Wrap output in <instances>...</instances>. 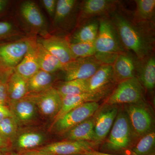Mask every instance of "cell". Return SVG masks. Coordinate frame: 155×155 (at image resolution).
I'll return each instance as SVG.
<instances>
[{
    "label": "cell",
    "instance_id": "obj_1",
    "mask_svg": "<svg viewBox=\"0 0 155 155\" xmlns=\"http://www.w3.org/2000/svg\"><path fill=\"white\" fill-rule=\"evenodd\" d=\"M131 14L118 2L109 17L124 49L141 61L153 54L155 22L137 21Z\"/></svg>",
    "mask_w": 155,
    "mask_h": 155
},
{
    "label": "cell",
    "instance_id": "obj_2",
    "mask_svg": "<svg viewBox=\"0 0 155 155\" xmlns=\"http://www.w3.org/2000/svg\"><path fill=\"white\" fill-rule=\"evenodd\" d=\"M98 33L94 42L95 58L102 64L113 65L117 56L126 51L109 16L98 18Z\"/></svg>",
    "mask_w": 155,
    "mask_h": 155
},
{
    "label": "cell",
    "instance_id": "obj_3",
    "mask_svg": "<svg viewBox=\"0 0 155 155\" xmlns=\"http://www.w3.org/2000/svg\"><path fill=\"white\" fill-rule=\"evenodd\" d=\"M102 152L119 153L130 149L136 137L128 116L124 109H119Z\"/></svg>",
    "mask_w": 155,
    "mask_h": 155
},
{
    "label": "cell",
    "instance_id": "obj_4",
    "mask_svg": "<svg viewBox=\"0 0 155 155\" xmlns=\"http://www.w3.org/2000/svg\"><path fill=\"white\" fill-rule=\"evenodd\" d=\"M143 88L137 77L118 83L104 104L111 105L135 104L143 101Z\"/></svg>",
    "mask_w": 155,
    "mask_h": 155
},
{
    "label": "cell",
    "instance_id": "obj_5",
    "mask_svg": "<svg viewBox=\"0 0 155 155\" xmlns=\"http://www.w3.org/2000/svg\"><path fill=\"white\" fill-rule=\"evenodd\" d=\"M99 107V104L96 102L84 104L68 112L51 126L50 129H54L60 134H64L93 116Z\"/></svg>",
    "mask_w": 155,
    "mask_h": 155
},
{
    "label": "cell",
    "instance_id": "obj_6",
    "mask_svg": "<svg viewBox=\"0 0 155 155\" xmlns=\"http://www.w3.org/2000/svg\"><path fill=\"white\" fill-rule=\"evenodd\" d=\"M143 101L135 104H125L124 110L136 137H141L151 131L153 118Z\"/></svg>",
    "mask_w": 155,
    "mask_h": 155
},
{
    "label": "cell",
    "instance_id": "obj_7",
    "mask_svg": "<svg viewBox=\"0 0 155 155\" xmlns=\"http://www.w3.org/2000/svg\"><path fill=\"white\" fill-rule=\"evenodd\" d=\"M27 95L35 103L39 114L45 118L54 119L61 110L62 98L54 87Z\"/></svg>",
    "mask_w": 155,
    "mask_h": 155
},
{
    "label": "cell",
    "instance_id": "obj_8",
    "mask_svg": "<svg viewBox=\"0 0 155 155\" xmlns=\"http://www.w3.org/2000/svg\"><path fill=\"white\" fill-rule=\"evenodd\" d=\"M102 65L94 56L72 60L64 66L65 81L89 79Z\"/></svg>",
    "mask_w": 155,
    "mask_h": 155
},
{
    "label": "cell",
    "instance_id": "obj_9",
    "mask_svg": "<svg viewBox=\"0 0 155 155\" xmlns=\"http://www.w3.org/2000/svg\"><path fill=\"white\" fill-rule=\"evenodd\" d=\"M118 105L104 104L94 115V141L101 144L107 137L118 114Z\"/></svg>",
    "mask_w": 155,
    "mask_h": 155
},
{
    "label": "cell",
    "instance_id": "obj_10",
    "mask_svg": "<svg viewBox=\"0 0 155 155\" xmlns=\"http://www.w3.org/2000/svg\"><path fill=\"white\" fill-rule=\"evenodd\" d=\"M99 144L94 141L67 140L53 143L37 149L53 155H73L84 154L88 151L95 150Z\"/></svg>",
    "mask_w": 155,
    "mask_h": 155
},
{
    "label": "cell",
    "instance_id": "obj_11",
    "mask_svg": "<svg viewBox=\"0 0 155 155\" xmlns=\"http://www.w3.org/2000/svg\"><path fill=\"white\" fill-rule=\"evenodd\" d=\"M110 91V87L99 91L87 92L81 94L70 96L62 98V104L61 110L55 117L53 119L51 126L61 117L72 109L77 107L85 103L96 102H98L107 96Z\"/></svg>",
    "mask_w": 155,
    "mask_h": 155
},
{
    "label": "cell",
    "instance_id": "obj_12",
    "mask_svg": "<svg viewBox=\"0 0 155 155\" xmlns=\"http://www.w3.org/2000/svg\"><path fill=\"white\" fill-rule=\"evenodd\" d=\"M118 2L112 0H86L82 2L80 19L83 22L94 18L109 16Z\"/></svg>",
    "mask_w": 155,
    "mask_h": 155
},
{
    "label": "cell",
    "instance_id": "obj_13",
    "mask_svg": "<svg viewBox=\"0 0 155 155\" xmlns=\"http://www.w3.org/2000/svg\"><path fill=\"white\" fill-rule=\"evenodd\" d=\"M125 52L117 56L113 66V79L118 82L137 77L138 61Z\"/></svg>",
    "mask_w": 155,
    "mask_h": 155
},
{
    "label": "cell",
    "instance_id": "obj_14",
    "mask_svg": "<svg viewBox=\"0 0 155 155\" xmlns=\"http://www.w3.org/2000/svg\"><path fill=\"white\" fill-rule=\"evenodd\" d=\"M28 42L0 44V64L14 67L21 62L30 47Z\"/></svg>",
    "mask_w": 155,
    "mask_h": 155
},
{
    "label": "cell",
    "instance_id": "obj_15",
    "mask_svg": "<svg viewBox=\"0 0 155 155\" xmlns=\"http://www.w3.org/2000/svg\"><path fill=\"white\" fill-rule=\"evenodd\" d=\"M10 109L19 124H29L39 114L35 103L27 95L15 103Z\"/></svg>",
    "mask_w": 155,
    "mask_h": 155
},
{
    "label": "cell",
    "instance_id": "obj_16",
    "mask_svg": "<svg viewBox=\"0 0 155 155\" xmlns=\"http://www.w3.org/2000/svg\"><path fill=\"white\" fill-rule=\"evenodd\" d=\"M41 44L64 65L72 61L69 43L64 39L52 37L42 40Z\"/></svg>",
    "mask_w": 155,
    "mask_h": 155
},
{
    "label": "cell",
    "instance_id": "obj_17",
    "mask_svg": "<svg viewBox=\"0 0 155 155\" xmlns=\"http://www.w3.org/2000/svg\"><path fill=\"white\" fill-rule=\"evenodd\" d=\"M137 77L143 88L152 91L155 86V58L153 54L138 61Z\"/></svg>",
    "mask_w": 155,
    "mask_h": 155
},
{
    "label": "cell",
    "instance_id": "obj_18",
    "mask_svg": "<svg viewBox=\"0 0 155 155\" xmlns=\"http://www.w3.org/2000/svg\"><path fill=\"white\" fill-rule=\"evenodd\" d=\"M46 140L45 134L41 131H27L17 135L13 144L19 153L41 147Z\"/></svg>",
    "mask_w": 155,
    "mask_h": 155
},
{
    "label": "cell",
    "instance_id": "obj_19",
    "mask_svg": "<svg viewBox=\"0 0 155 155\" xmlns=\"http://www.w3.org/2000/svg\"><path fill=\"white\" fill-rule=\"evenodd\" d=\"M28 80L15 72L7 81L10 108L28 94Z\"/></svg>",
    "mask_w": 155,
    "mask_h": 155
},
{
    "label": "cell",
    "instance_id": "obj_20",
    "mask_svg": "<svg viewBox=\"0 0 155 155\" xmlns=\"http://www.w3.org/2000/svg\"><path fill=\"white\" fill-rule=\"evenodd\" d=\"M94 123L93 116L64 134L65 139L72 141H94Z\"/></svg>",
    "mask_w": 155,
    "mask_h": 155
},
{
    "label": "cell",
    "instance_id": "obj_21",
    "mask_svg": "<svg viewBox=\"0 0 155 155\" xmlns=\"http://www.w3.org/2000/svg\"><path fill=\"white\" fill-rule=\"evenodd\" d=\"M114 81L113 66L109 64H102L88 79V91L101 90L110 87V83Z\"/></svg>",
    "mask_w": 155,
    "mask_h": 155
},
{
    "label": "cell",
    "instance_id": "obj_22",
    "mask_svg": "<svg viewBox=\"0 0 155 155\" xmlns=\"http://www.w3.org/2000/svg\"><path fill=\"white\" fill-rule=\"evenodd\" d=\"M40 69L35 46L30 47L21 62L17 66L15 72L28 80Z\"/></svg>",
    "mask_w": 155,
    "mask_h": 155
},
{
    "label": "cell",
    "instance_id": "obj_23",
    "mask_svg": "<svg viewBox=\"0 0 155 155\" xmlns=\"http://www.w3.org/2000/svg\"><path fill=\"white\" fill-rule=\"evenodd\" d=\"M84 22L72 35L70 43L94 42L98 33V18L89 19Z\"/></svg>",
    "mask_w": 155,
    "mask_h": 155
},
{
    "label": "cell",
    "instance_id": "obj_24",
    "mask_svg": "<svg viewBox=\"0 0 155 155\" xmlns=\"http://www.w3.org/2000/svg\"><path fill=\"white\" fill-rule=\"evenodd\" d=\"M35 48L40 69L50 73L63 70L64 65L40 43L36 45Z\"/></svg>",
    "mask_w": 155,
    "mask_h": 155
},
{
    "label": "cell",
    "instance_id": "obj_25",
    "mask_svg": "<svg viewBox=\"0 0 155 155\" xmlns=\"http://www.w3.org/2000/svg\"><path fill=\"white\" fill-rule=\"evenodd\" d=\"M53 74L39 69L28 79V94L38 93L53 87L55 79Z\"/></svg>",
    "mask_w": 155,
    "mask_h": 155
},
{
    "label": "cell",
    "instance_id": "obj_26",
    "mask_svg": "<svg viewBox=\"0 0 155 155\" xmlns=\"http://www.w3.org/2000/svg\"><path fill=\"white\" fill-rule=\"evenodd\" d=\"M61 98L88 92V79L65 81L56 88Z\"/></svg>",
    "mask_w": 155,
    "mask_h": 155
},
{
    "label": "cell",
    "instance_id": "obj_27",
    "mask_svg": "<svg viewBox=\"0 0 155 155\" xmlns=\"http://www.w3.org/2000/svg\"><path fill=\"white\" fill-rule=\"evenodd\" d=\"M135 12L133 14L135 20L155 22V0H136Z\"/></svg>",
    "mask_w": 155,
    "mask_h": 155
},
{
    "label": "cell",
    "instance_id": "obj_28",
    "mask_svg": "<svg viewBox=\"0 0 155 155\" xmlns=\"http://www.w3.org/2000/svg\"><path fill=\"white\" fill-rule=\"evenodd\" d=\"M20 11L22 17L30 25L35 27H42L44 19L36 4L31 1L22 3Z\"/></svg>",
    "mask_w": 155,
    "mask_h": 155
},
{
    "label": "cell",
    "instance_id": "obj_29",
    "mask_svg": "<svg viewBox=\"0 0 155 155\" xmlns=\"http://www.w3.org/2000/svg\"><path fill=\"white\" fill-rule=\"evenodd\" d=\"M130 149L129 155H150L155 153V133L151 130L140 137Z\"/></svg>",
    "mask_w": 155,
    "mask_h": 155
},
{
    "label": "cell",
    "instance_id": "obj_30",
    "mask_svg": "<svg viewBox=\"0 0 155 155\" xmlns=\"http://www.w3.org/2000/svg\"><path fill=\"white\" fill-rule=\"evenodd\" d=\"M18 126L14 116L7 117L0 122V136L12 145L18 134Z\"/></svg>",
    "mask_w": 155,
    "mask_h": 155
},
{
    "label": "cell",
    "instance_id": "obj_31",
    "mask_svg": "<svg viewBox=\"0 0 155 155\" xmlns=\"http://www.w3.org/2000/svg\"><path fill=\"white\" fill-rule=\"evenodd\" d=\"M77 1L75 0H59L57 1L54 20L56 24L64 22L72 14Z\"/></svg>",
    "mask_w": 155,
    "mask_h": 155
},
{
    "label": "cell",
    "instance_id": "obj_32",
    "mask_svg": "<svg viewBox=\"0 0 155 155\" xmlns=\"http://www.w3.org/2000/svg\"><path fill=\"white\" fill-rule=\"evenodd\" d=\"M69 48L72 60L94 56L95 49L94 43H69Z\"/></svg>",
    "mask_w": 155,
    "mask_h": 155
},
{
    "label": "cell",
    "instance_id": "obj_33",
    "mask_svg": "<svg viewBox=\"0 0 155 155\" xmlns=\"http://www.w3.org/2000/svg\"><path fill=\"white\" fill-rule=\"evenodd\" d=\"M7 81L5 77H0V105L10 108L7 91Z\"/></svg>",
    "mask_w": 155,
    "mask_h": 155
},
{
    "label": "cell",
    "instance_id": "obj_34",
    "mask_svg": "<svg viewBox=\"0 0 155 155\" xmlns=\"http://www.w3.org/2000/svg\"><path fill=\"white\" fill-rule=\"evenodd\" d=\"M12 24L6 21H0V41L8 36L12 29Z\"/></svg>",
    "mask_w": 155,
    "mask_h": 155
},
{
    "label": "cell",
    "instance_id": "obj_35",
    "mask_svg": "<svg viewBox=\"0 0 155 155\" xmlns=\"http://www.w3.org/2000/svg\"><path fill=\"white\" fill-rule=\"evenodd\" d=\"M57 2V1L55 0H43L42 1L45 8L51 17L54 15Z\"/></svg>",
    "mask_w": 155,
    "mask_h": 155
},
{
    "label": "cell",
    "instance_id": "obj_36",
    "mask_svg": "<svg viewBox=\"0 0 155 155\" xmlns=\"http://www.w3.org/2000/svg\"><path fill=\"white\" fill-rule=\"evenodd\" d=\"M13 116L11 109L8 107L0 105V122L7 117Z\"/></svg>",
    "mask_w": 155,
    "mask_h": 155
},
{
    "label": "cell",
    "instance_id": "obj_37",
    "mask_svg": "<svg viewBox=\"0 0 155 155\" xmlns=\"http://www.w3.org/2000/svg\"><path fill=\"white\" fill-rule=\"evenodd\" d=\"M18 153L19 155H53L50 153L43 151L37 149L24 151Z\"/></svg>",
    "mask_w": 155,
    "mask_h": 155
},
{
    "label": "cell",
    "instance_id": "obj_38",
    "mask_svg": "<svg viewBox=\"0 0 155 155\" xmlns=\"http://www.w3.org/2000/svg\"><path fill=\"white\" fill-rule=\"evenodd\" d=\"M12 147V144L0 136V150L5 152L9 151Z\"/></svg>",
    "mask_w": 155,
    "mask_h": 155
},
{
    "label": "cell",
    "instance_id": "obj_39",
    "mask_svg": "<svg viewBox=\"0 0 155 155\" xmlns=\"http://www.w3.org/2000/svg\"><path fill=\"white\" fill-rule=\"evenodd\" d=\"M84 155H122L107 153L98 151H97L96 150L88 151H87L86 152L84 153Z\"/></svg>",
    "mask_w": 155,
    "mask_h": 155
},
{
    "label": "cell",
    "instance_id": "obj_40",
    "mask_svg": "<svg viewBox=\"0 0 155 155\" xmlns=\"http://www.w3.org/2000/svg\"><path fill=\"white\" fill-rule=\"evenodd\" d=\"M8 3V2L6 0H0V15L2 14L4 11L5 10Z\"/></svg>",
    "mask_w": 155,
    "mask_h": 155
},
{
    "label": "cell",
    "instance_id": "obj_41",
    "mask_svg": "<svg viewBox=\"0 0 155 155\" xmlns=\"http://www.w3.org/2000/svg\"><path fill=\"white\" fill-rule=\"evenodd\" d=\"M4 155H19V153L17 152L9 151L6 152Z\"/></svg>",
    "mask_w": 155,
    "mask_h": 155
},
{
    "label": "cell",
    "instance_id": "obj_42",
    "mask_svg": "<svg viewBox=\"0 0 155 155\" xmlns=\"http://www.w3.org/2000/svg\"><path fill=\"white\" fill-rule=\"evenodd\" d=\"M0 65H1L0 64ZM4 72H3V68H2L0 66V77H5L4 76Z\"/></svg>",
    "mask_w": 155,
    "mask_h": 155
},
{
    "label": "cell",
    "instance_id": "obj_43",
    "mask_svg": "<svg viewBox=\"0 0 155 155\" xmlns=\"http://www.w3.org/2000/svg\"><path fill=\"white\" fill-rule=\"evenodd\" d=\"M6 152H3L0 150V155H4Z\"/></svg>",
    "mask_w": 155,
    "mask_h": 155
},
{
    "label": "cell",
    "instance_id": "obj_44",
    "mask_svg": "<svg viewBox=\"0 0 155 155\" xmlns=\"http://www.w3.org/2000/svg\"><path fill=\"white\" fill-rule=\"evenodd\" d=\"M84 155V154H76V155Z\"/></svg>",
    "mask_w": 155,
    "mask_h": 155
},
{
    "label": "cell",
    "instance_id": "obj_45",
    "mask_svg": "<svg viewBox=\"0 0 155 155\" xmlns=\"http://www.w3.org/2000/svg\"><path fill=\"white\" fill-rule=\"evenodd\" d=\"M155 155V153H153V154H151V155Z\"/></svg>",
    "mask_w": 155,
    "mask_h": 155
}]
</instances>
